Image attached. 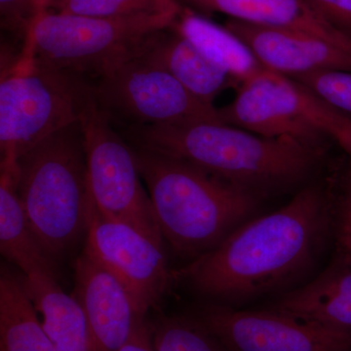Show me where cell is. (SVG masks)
I'll return each mask as SVG.
<instances>
[{
  "label": "cell",
  "instance_id": "obj_25",
  "mask_svg": "<svg viewBox=\"0 0 351 351\" xmlns=\"http://www.w3.org/2000/svg\"><path fill=\"white\" fill-rule=\"evenodd\" d=\"M336 258L351 267V182H346L345 195L337 214Z\"/></svg>",
  "mask_w": 351,
  "mask_h": 351
},
{
  "label": "cell",
  "instance_id": "obj_11",
  "mask_svg": "<svg viewBox=\"0 0 351 351\" xmlns=\"http://www.w3.org/2000/svg\"><path fill=\"white\" fill-rule=\"evenodd\" d=\"M219 112L223 123L262 137L320 145L325 136L307 119L300 85L269 69L240 84L232 103Z\"/></svg>",
  "mask_w": 351,
  "mask_h": 351
},
{
  "label": "cell",
  "instance_id": "obj_3",
  "mask_svg": "<svg viewBox=\"0 0 351 351\" xmlns=\"http://www.w3.org/2000/svg\"><path fill=\"white\" fill-rule=\"evenodd\" d=\"M135 152L163 239L182 260L213 250L257 209L258 196L193 164Z\"/></svg>",
  "mask_w": 351,
  "mask_h": 351
},
{
  "label": "cell",
  "instance_id": "obj_9",
  "mask_svg": "<svg viewBox=\"0 0 351 351\" xmlns=\"http://www.w3.org/2000/svg\"><path fill=\"white\" fill-rule=\"evenodd\" d=\"M198 319L228 351H351V331L267 311H239L213 304Z\"/></svg>",
  "mask_w": 351,
  "mask_h": 351
},
{
  "label": "cell",
  "instance_id": "obj_26",
  "mask_svg": "<svg viewBox=\"0 0 351 351\" xmlns=\"http://www.w3.org/2000/svg\"><path fill=\"white\" fill-rule=\"evenodd\" d=\"M323 19L351 38V0H306Z\"/></svg>",
  "mask_w": 351,
  "mask_h": 351
},
{
  "label": "cell",
  "instance_id": "obj_8",
  "mask_svg": "<svg viewBox=\"0 0 351 351\" xmlns=\"http://www.w3.org/2000/svg\"><path fill=\"white\" fill-rule=\"evenodd\" d=\"M92 89L110 117L119 115L131 125L221 122L218 108L200 101L167 71L140 56L112 69Z\"/></svg>",
  "mask_w": 351,
  "mask_h": 351
},
{
  "label": "cell",
  "instance_id": "obj_14",
  "mask_svg": "<svg viewBox=\"0 0 351 351\" xmlns=\"http://www.w3.org/2000/svg\"><path fill=\"white\" fill-rule=\"evenodd\" d=\"M270 309L351 331L350 265L335 258L313 280L283 293Z\"/></svg>",
  "mask_w": 351,
  "mask_h": 351
},
{
  "label": "cell",
  "instance_id": "obj_7",
  "mask_svg": "<svg viewBox=\"0 0 351 351\" xmlns=\"http://www.w3.org/2000/svg\"><path fill=\"white\" fill-rule=\"evenodd\" d=\"M88 182L95 204L164 248L162 232L138 169L135 149L113 129L110 113L92 89L80 119Z\"/></svg>",
  "mask_w": 351,
  "mask_h": 351
},
{
  "label": "cell",
  "instance_id": "obj_23",
  "mask_svg": "<svg viewBox=\"0 0 351 351\" xmlns=\"http://www.w3.org/2000/svg\"><path fill=\"white\" fill-rule=\"evenodd\" d=\"M327 105L351 115V71H322L291 78Z\"/></svg>",
  "mask_w": 351,
  "mask_h": 351
},
{
  "label": "cell",
  "instance_id": "obj_15",
  "mask_svg": "<svg viewBox=\"0 0 351 351\" xmlns=\"http://www.w3.org/2000/svg\"><path fill=\"white\" fill-rule=\"evenodd\" d=\"M230 20L297 29L326 40L351 54V38L314 11L306 0H191Z\"/></svg>",
  "mask_w": 351,
  "mask_h": 351
},
{
  "label": "cell",
  "instance_id": "obj_13",
  "mask_svg": "<svg viewBox=\"0 0 351 351\" xmlns=\"http://www.w3.org/2000/svg\"><path fill=\"white\" fill-rule=\"evenodd\" d=\"M226 27L254 53L263 66L297 77L322 71H350L351 54L306 32L230 20Z\"/></svg>",
  "mask_w": 351,
  "mask_h": 351
},
{
  "label": "cell",
  "instance_id": "obj_5",
  "mask_svg": "<svg viewBox=\"0 0 351 351\" xmlns=\"http://www.w3.org/2000/svg\"><path fill=\"white\" fill-rule=\"evenodd\" d=\"M178 17L154 14L106 19L49 11L27 32L20 54L69 75L98 80L138 56L149 39L171 29Z\"/></svg>",
  "mask_w": 351,
  "mask_h": 351
},
{
  "label": "cell",
  "instance_id": "obj_28",
  "mask_svg": "<svg viewBox=\"0 0 351 351\" xmlns=\"http://www.w3.org/2000/svg\"><path fill=\"white\" fill-rule=\"evenodd\" d=\"M52 1L53 0H34V6H36V21H34V23H36V21L39 19V18H41L43 15H45L46 13L49 12Z\"/></svg>",
  "mask_w": 351,
  "mask_h": 351
},
{
  "label": "cell",
  "instance_id": "obj_10",
  "mask_svg": "<svg viewBox=\"0 0 351 351\" xmlns=\"http://www.w3.org/2000/svg\"><path fill=\"white\" fill-rule=\"evenodd\" d=\"M83 249L119 279L145 315L169 290L173 276L164 248L132 226L105 216L93 198Z\"/></svg>",
  "mask_w": 351,
  "mask_h": 351
},
{
  "label": "cell",
  "instance_id": "obj_18",
  "mask_svg": "<svg viewBox=\"0 0 351 351\" xmlns=\"http://www.w3.org/2000/svg\"><path fill=\"white\" fill-rule=\"evenodd\" d=\"M41 324L57 351H95L84 311L66 294L57 277L44 274L23 276Z\"/></svg>",
  "mask_w": 351,
  "mask_h": 351
},
{
  "label": "cell",
  "instance_id": "obj_21",
  "mask_svg": "<svg viewBox=\"0 0 351 351\" xmlns=\"http://www.w3.org/2000/svg\"><path fill=\"white\" fill-rule=\"evenodd\" d=\"M149 326L156 351H228L196 315H161Z\"/></svg>",
  "mask_w": 351,
  "mask_h": 351
},
{
  "label": "cell",
  "instance_id": "obj_27",
  "mask_svg": "<svg viewBox=\"0 0 351 351\" xmlns=\"http://www.w3.org/2000/svg\"><path fill=\"white\" fill-rule=\"evenodd\" d=\"M119 351H156L152 345L149 323H145L144 326L134 335L133 338Z\"/></svg>",
  "mask_w": 351,
  "mask_h": 351
},
{
  "label": "cell",
  "instance_id": "obj_6",
  "mask_svg": "<svg viewBox=\"0 0 351 351\" xmlns=\"http://www.w3.org/2000/svg\"><path fill=\"white\" fill-rule=\"evenodd\" d=\"M91 92L83 78L20 54L2 69L1 161L18 162L46 138L80 122Z\"/></svg>",
  "mask_w": 351,
  "mask_h": 351
},
{
  "label": "cell",
  "instance_id": "obj_16",
  "mask_svg": "<svg viewBox=\"0 0 351 351\" xmlns=\"http://www.w3.org/2000/svg\"><path fill=\"white\" fill-rule=\"evenodd\" d=\"M154 34L138 56L170 73L189 93L204 103L215 99L226 88L235 85L232 78L210 62L191 41L173 29Z\"/></svg>",
  "mask_w": 351,
  "mask_h": 351
},
{
  "label": "cell",
  "instance_id": "obj_24",
  "mask_svg": "<svg viewBox=\"0 0 351 351\" xmlns=\"http://www.w3.org/2000/svg\"><path fill=\"white\" fill-rule=\"evenodd\" d=\"M1 25L25 39L36 18L34 0H0Z\"/></svg>",
  "mask_w": 351,
  "mask_h": 351
},
{
  "label": "cell",
  "instance_id": "obj_1",
  "mask_svg": "<svg viewBox=\"0 0 351 351\" xmlns=\"http://www.w3.org/2000/svg\"><path fill=\"white\" fill-rule=\"evenodd\" d=\"M336 219L325 189L306 186L274 213L247 221L178 276L225 306L288 292L320 260Z\"/></svg>",
  "mask_w": 351,
  "mask_h": 351
},
{
  "label": "cell",
  "instance_id": "obj_4",
  "mask_svg": "<svg viewBox=\"0 0 351 351\" xmlns=\"http://www.w3.org/2000/svg\"><path fill=\"white\" fill-rule=\"evenodd\" d=\"M18 191L32 232L55 262L86 239L92 195L80 121L21 157Z\"/></svg>",
  "mask_w": 351,
  "mask_h": 351
},
{
  "label": "cell",
  "instance_id": "obj_17",
  "mask_svg": "<svg viewBox=\"0 0 351 351\" xmlns=\"http://www.w3.org/2000/svg\"><path fill=\"white\" fill-rule=\"evenodd\" d=\"M0 252L23 276L57 277L58 263L44 251L32 232L18 191V162L0 164Z\"/></svg>",
  "mask_w": 351,
  "mask_h": 351
},
{
  "label": "cell",
  "instance_id": "obj_20",
  "mask_svg": "<svg viewBox=\"0 0 351 351\" xmlns=\"http://www.w3.org/2000/svg\"><path fill=\"white\" fill-rule=\"evenodd\" d=\"M0 351H57L44 331L22 276L0 271Z\"/></svg>",
  "mask_w": 351,
  "mask_h": 351
},
{
  "label": "cell",
  "instance_id": "obj_2",
  "mask_svg": "<svg viewBox=\"0 0 351 351\" xmlns=\"http://www.w3.org/2000/svg\"><path fill=\"white\" fill-rule=\"evenodd\" d=\"M128 132L137 147L193 164L257 196L301 182L322 154L319 145L221 122L131 125Z\"/></svg>",
  "mask_w": 351,
  "mask_h": 351
},
{
  "label": "cell",
  "instance_id": "obj_29",
  "mask_svg": "<svg viewBox=\"0 0 351 351\" xmlns=\"http://www.w3.org/2000/svg\"><path fill=\"white\" fill-rule=\"evenodd\" d=\"M348 180L351 182V169L350 170V173H348Z\"/></svg>",
  "mask_w": 351,
  "mask_h": 351
},
{
  "label": "cell",
  "instance_id": "obj_22",
  "mask_svg": "<svg viewBox=\"0 0 351 351\" xmlns=\"http://www.w3.org/2000/svg\"><path fill=\"white\" fill-rule=\"evenodd\" d=\"M182 7L176 0H53L51 12L92 18H125L133 16L173 14Z\"/></svg>",
  "mask_w": 351,
  "mask_h": 351
},
{
  "label": "cell",
  "instance_id": "obj_12",
  "mask_svg": "<svg viewBox=\"0 0 351 351\" xmlns=\"http://www.w3.org/2000/svg\"><path fill=\"white\" fill-rule=\"evenodd\" d=\"M71 295L86 316L95 351H119L147 322L119 279L84 249Z\"/></svg>",
  "mask_w": 351,
  "mask_h": 351
},
{
  "label": "cell",
  "instance_id": "obj_19",
  "mask_svg": "<svg viewBox=\"0 0 351 351\" xmlns=\"http://www.w3.org/2000/svg\"><path fill=\"white\" fill-rule=\"evenodd\" d=\"M173 29L225 71L237 87L267 69L237 34L191 9L182 8Z\"/></svg>",
  "mask_w": 351,
  "mask_h": 351
}]
</instances>
